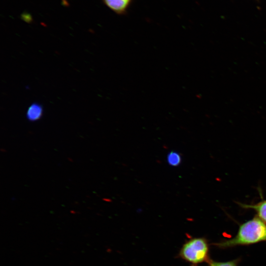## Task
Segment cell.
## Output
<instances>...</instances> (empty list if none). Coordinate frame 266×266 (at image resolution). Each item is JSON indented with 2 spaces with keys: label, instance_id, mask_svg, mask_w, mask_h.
<instances>
[{
  "label": "cell",
  "instance_id": "cell-1",
  "mask_svg": "<svg viewBox=\"0 0 266 266\" xmlns=\"http://www.w3.org/2000/svg\"><path fill=\"white\" fill-rule=\"evenodd\" d=\"M263 241H266V223L256 216L242 224L234 237L214 245L220 248H227Z\"/></svg>",
  "mask_w": 266,
  "mask_h": 266
},
{
  "label": "cell",
  "instance_id": "cell-2",
  "mask_svg": "<svg viewBox=\"0 0 266 266\" xmlns=\"http://www.w3.org/2000/svg\"><path fill=\"white\" fill-rule=\"evenodd\" d=\"M209 246L203 238H195L185 243L181 251V255L187 261L198 264L208 261Z\"/></svg>",
  "mask_w": 266,
  "mask_h": 266
},
{
  "label": "cell",
  "instance_id": "cell-3",
  "mask_svg": "<svg viewBox=\"0 0 266 266\" xmlns=\"http://www.w3.org/2000/svg\"><path fill=\"white\" fill-rule=\"evenodd\" d=\"M110 10L118 15L126 14L133 0H102Z\"/></svg>",
  "mask_w": 266,
  "mask_h": 266
},
{
  "label": "cell",
  "instance_id": "cell-4",
  "mask_svg": "<svg viewBox=\"0 0 266 266\" xmlns=\"http://www.w3.org/2000/svg\"><path fill=\"white\" fill-rule=\"evenodd\" d=\"M239 205L244 209H251L255 210L257 216L266 223V200L262 199L255 204H247L238 202Z\"/></svg>",
  "mask_w": 266,
  "mask_h": 266
},
{
  "label": "cell",
  "instance_id": "cell-5",
  "mask_svg": "<svg viewBox=\"0 0 266 266\" xmlns=\"http://www.w3.org/2000/svg\"><path fill=\"white\" fill-rule=\"evenodd\" d=\"M43 108L41 104L34 102L28 107L26 117L30 121H35L39 120L42 115Z\"/></svg>",
  "mask_w": 266,
  "mask_h": 266
},
{
  "label": "cell",
  "instance_id": "cell-6",
  "mask_svg": "<svg viewBox=\"0 0 266 266\" xmlns=\"http://www.w3.org/2000/svg\"><path fill=\"white\" fill-rule=\"evenodd\" d=\"M181 157L176 152H171L167 156V161L169 165L177 166L181 163Z\"/></svg>",
  "mask_w": 266,
  "mask_h": 266
},
{
  "label": "cell",
  "instance_id": "cell-7",
  "mask_svg": "<svg viewBox=\"0 0 266 266\" xmlns=\"http://www.w3.org/2000/svg\"><path fill=\"white\" fill-rule=\"evenodd\" d=\"M209 266H237L238 260L229 261L227 262H217L213 260H209Z\"/></svg>",
  "mask_w": 266,
  "mask_h": 266
}]
</instances>
